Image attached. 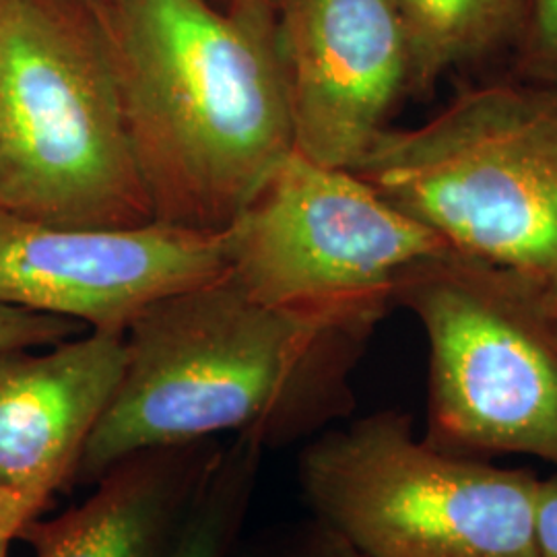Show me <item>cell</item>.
<instances>
[{"mask_svg": "<svg viewBox=\"0 0 557 557\" xmlns=\"http://www.w3.org/2000/svg\"><path fill=\"white\" fill-rule=\"evenodd\" d=\"M384 312L271 306L230 273L156 301L124 333L119 391L75 485H94L143 450L221 434L262 450L317 436L351 413L349 374Z\"/></svg>", "mask_w": 557, "mask_h": 557, "instance_id": "obj_1", "label": "cell"}, {"mask_svg": "<svg viewBox=\"0 0 557 557\" xmlns=\"http://www.w3.org/2000/svg\"><path fill=\"white\" fill-rule=\"evenodd\" d=\"M153 218L223 232L294 153L275 4L100 0Z\"/></svg>", "mask_w": 557, "mask_h": 557, "instance_id": "obj_2", "label": "cell"}, {"mask_svg": "<svg viewBox=\"0 0 557 557\" xmlns=\"http://www.w3.org/2000/svg\"><path fill=\"white\" fill-rule=\"evenodd\" d=\"M351 172L457 257L556 306L557 85L465 91L416 128H386Z\"/></svg>", "mask_w": 557, "mask_h": 557, "instance_id": "obj_3", "label": "cell"}, {"mask_svg": "<svg viewBox=\"0 0 557 557\" xmlns=\"http://www.w3.org/2000/svg\"><path fill=\"white\" fill-rule=\"evenodd\" d=\"M0 209L62 227L156 221L83 0H13L0 23Z\"/></svg>", "mask_w": 557, "mask_h": 557, "instance_id": "obj_4", "label": "cell"}, {"mask_svg": "<svg viewBox=\"0 0 557 557\" xmlns=\"http://www.w3.org/2000/svg\"><path fill=\"white\" fill-rule=\"evenodd\" d=\"M539 481L418 438L393 409L326 428L298 458L312 517L366 557H539Z\"/></svg>", "mask_w": 557, "mask_h": 557, "instance_id": "obj_5", "label": "cell"}, {"mask_svg": "<svg viewBox=\"0 0 557 557\" xmlns=\"http://www.w3.org/2000/svg\"><path fill=\"white\" fill-rule=\"evenodd\" d=\"M430 345L428 432L462 455H527L557 471V322L535 287L457 255L395 292Z\"/></svg>", "mask_w": 557, "mask_h": 557, "instance_id": "obj_6", "label": "cell"}, {"mask_svg": "<svg viewBox=\"0 0 557 557\" xmlns=\"http://www.w3.org/2000/svg\"><path fill=\"white\" fill-rule=\"evenodd\" d=\"M230 277L271 306L388 308L425 262L455 255L349 170L296 151L223 230Z\"/></svg>", "mask_w": 557, "mask_h": 557, "instance_id": "obj_7", "label": "cell"}, {"mask_svg": "<svg viewBox=\"0 0 557 557\" xmlns=\"http://www.w3.org/2000/svg\"><path fill=\"white\" fill-rule=\"evenodd\" d=\"M223 232L62 227L0 209V304L126 333L156 301L227 275Z\"/></svg>", "mask_w": 557, "mask_h": 557, "instance_id": "obj_8", "label": "cell"}, {"mask_svg": "<svg viewBox=\"0 0 557 557\" xmlns=\"http://www.w3.org/2000/svg\"><path fill=\"white\" fill-rule=\"evenodd\" d=\"M275 36L294 151L351 172L411 89L395 0H275Z\"/></svg>", "mask_w": 557, "mask_h": 557, "instance_id": "obj_9", "label": "cell"}, {"mask_svg": "<svg viewBox=\"0 0 557 557\" xmlns=\"http://www.w3.org/2000/svg\"><path fill=\"white\" fill-rule=\"evenodd\" d=\"M122 372V333L89 331L41 354H0V485L44 506L73 487Z\"/></svg>", "mask_w": 557, "mask_h": 557, "instance_id": "obj_10", "label": "cell"}, {"mask_svg": "<svg viewBox=\"0 0 557 557\" xmlns=\"http://www.w3.org/2000/svg\"><path fill=\"white\" fill-rule=\"evenodd\" d=\"M221 450L205 440L124 458L83 504L34 518L17 537L36 557H172Z\"/></svg>", "mask_w": 557, "mask_h": 557, "instance_id": "obj_11", "label": "cell"}, {"mask_svg": "<svg viewBox=\"0 0 557 557\" xmlns=\"http://www.w3.org/2000/svg\"><path fill=\"white\" fill-rule=\"evenodd\" d=\"M411 50V91L520 40L531 0H395Z\"/></svg>", "mask_w": 557, "mask_h": 557, "instance_id": "obj_12", "label": "cell"}, {"mask_svg": "<svg viewBox=\"0 0 557 557\" xmlns=\"http://www.w3.org/2000/svg\"><path fill=\"white\" fill-rule=\"evenodd\" d=\"M260 457L262 446L252 440L223 446L172 557H230L255 496Z\"/></svg>", "mask_w": 557, "mask_h": 557, "instance_id": "obj_13", "label": "cell"}, {"mask_svg": "<svg viewBox=\"0 0 557 557\" xmlns=\"http://www.w3.org/2000/svg\"><path fill=\"white\" fill-rule=\"evenodd\" d=\"M232 556V554H230ZM242 557H366L319 518L278 529Z\"/></svg>", "mask_w": 557, "mask_h": 557, "instance_id": "obj_14", "label": "cell"}, {"mask_svg": "<svg viewBox=\"0 0 557 557\" xmlns=\"http://www.w3.org/2000/svg\"><path fill=\"white\" fill-rule=\"evenodd\" d=\"M83 331L77 320L0 304V354L52 347L79 337Z\"/></svg>", "mask_w": 557, "mask_h": 557, "instance_id": "obj_15", "label": "cell"}, {"mask_svg": "<svg viewBox=\"0 0 557 557\" xmlns=\"http://www.w3.org/2000/svg\"><path fill=\"white\" fill-rule=\"evenodd\" d=\"M520 44L524 71L541 83L557 85V0H531Z\"/></svg>", "mask_w": 557, "mask_h": 557, "instance_id": "obj_16", "label": "cell"}, {"mask_svg": "<svg viewBox=\"0 0 557 557\" xmlns=\"http://www.w3.org/2000/svg\"><path fill=\"white\" fill-rule=\"evenodd\" d=\"M535 539L539 557H557V471L539 481Z\"/></svg>", "mask_w": 557, "mask_h": 557, "instance_id": "obj_17", "label": "cell"}, {"mask_svg": "<svg viewBox=\"0 0 557 557\" xmlns=\"http://www.w3.org/2000/svg\"><path fill=\"white\" fill-rule=\"evenodd\" d=\"M46 506L0 485V537L17 539L21 529L41 515Z\"/></svg>", "mask_w": 557, "mask_h": 557, "instance_id": "obj_18", "label": "cell"}, {"mask_svg": "<svg viewBox=\"0 0 557 557\" xmlns=\"http://www.w3.org/2000/svg\"><path fill=\"white\" fill-rule=\"evenodd\" d=\"M225 7H236V4H260V2H269L275 4V0H221Z\"/></svg>", "mask_w": 557, "mask_h": 557, "instance_id": "obj_19", "label": "cell"}, {"mask_svg": "<svg viewBox=\"0 0 557 557\" xmlns=\"http://www.w3.org/2000/svg\"><path fill=\"white\" fill-rule=\"evenodd\" d=\"M11 541H13V537H0V557H9Z\"/></svg>", "mask_w": 557, "mask_h": 557, "instance_id": "obj_20", "label": "cell"}, {"mask_svg": "<svg viewBox=\"0 0 557 557\" xmlns=\"http://www.w3.org/2000/svg\"><path fill=\"white\" fill-rule=\"evenodd\" d=\"M11 2L13 0H0V23L4 20V15L9 13V9H11Z\"/></svg>", "mask_w": 557, "mask_h": 557, "instance_id": "obj_21", "label": "cell"}, {"mask_svg": "<svg viewBox=\"0 0 557 557\" xmlns=\"http://www.w3.org/2000/svg\"><path fill=\"white\" fill-rule=\"evenodd\" d=\"M83 2H85V4H89V7H96L100 0H83Z\"/></svg>", "mask_w": 557, "mask_h": 557, "instance_id": "obj_22", "label": "cell"}, {"mask_svg": "<svg viewBox=\"0 0 557 557\" xmlns=\"http://www.w3.org/2000/svg\"><path fill=\"white\" fill-rule=\"evenodd\" d=\"M554 314H556V322H557V304L554 306Z\"/></svg>", "mask_w": 557, "mask_h": 557, "instance_id": "obj_23", "label": "cell"}]
</instances>
